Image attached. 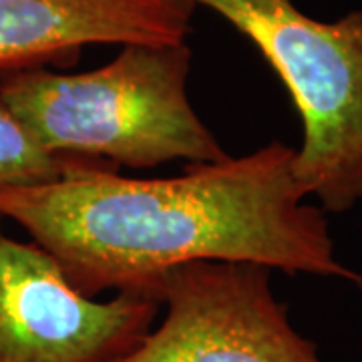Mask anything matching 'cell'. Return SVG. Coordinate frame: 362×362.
Wrapping results in <instances>:
<instances>
[{
    "mask_svg": "<svg viewBox=\"0 0 362 362\" xmlns=\"http://www.w3.org/2000/svg\"><path fill=\"white\" fill-rule=\"evenodd\" d=\"M294 153L272 141L149 180L105 163L49 185L0 192V218L26 230L87 298L117 290L161 302L165 274L189 262H250L362 290L361 272L337 258L326 211L298 187Z\"/></svg>",
    "mask_w": 362,
    "mask_h": 362,
    "instance_id": "6da1fadb",
    "label": "cell"
},
{
    "mask_svg": "<svg viewBox=\"0 0 362 362\" xmlns=\"http://www.w3.org/2000/svg\"><path fill=\"white\" fill-rule=\"evenodd\" d=\"M156 298L99 302L69 284L35 242H16L0 218V362H113L156 322Z\"/></svg>",
    "mask_w": 362,
    "mask_h": 362,
    "instance_id": "5b68a950",
    "label": "cell"
},
{
    "mask_svg": "<svg viewBox=\"0 0 362 362\" xmlns=\"http://www.w3.org/2000/svg\"><path fill=\"white\" fill-rule=\"evenodd\" d=\"M189 0H0V81L75 65L90 45H181Z\"/></svg>",
    "mask_w": 362,
    "mask_h": 362,
    "instance_id": "8992f818",
    "label": "cell"
},
{
    "mask_svg": "<svg viewBox=\"0 0 362 362\" xmlns=\"http://www.w3.org/2000/svg\"><path fill=\"white\" fill-rule=\"evenodd\" d=\"M250 262H189L161 282L165 318L113 362H324Z\"/></svg>",
    "mask_w": 362,
    "mask_h": 362,
    "instance_id": "277c9868",
    "label": "cell"
},
{
    "mask_svg": "<svg viewBox=\"0 0 362 362\" xmlns=\"http://www.w3.org/2000/svg\"><path fill=\"white\" fill-rule=\"evenodd\" d=\"M192 51L127 45L111 63L78 75L35 69L0 81V103L47 149L117 168L226 159L187 97Z\"/></svg>",
    "mask_w": 362,
    "mask_h": 362,
    "instance_id": "7a4b0ae2",
    "label": "cell"
},
{
    "mask_svg": "<svg viewBox=\"0 0 362 362\" xmlns=\"http://www.w3.org/2000/svg\"><path fill=\"white\" fill-rule=\"evenodd\" d=\"M250 39L282 78L304 137L292 173L326 214L362 202V11L322 23L294 0H189Z\"/></svg>",
    "mask_w": 362,
    "mask_h": 362,
    "instance_id": "3957f363",
    "label": "cell"
},
{
    "mask_svg": "<svg viewBox=\"0 0 362 362\" xmlns=\"http://www.w3.org/2000/svg\"><path fill=\"white\" fill-rule=\"evenodd\" d=\"M105 163L101 159L47 149L0 103V192L49 185Z\"/></svg>",
    "mask_w": 362,
    "mask_h": 362,
    "instance_id": "52a82bcc",
    "label": "cell"
}]
</instances>
